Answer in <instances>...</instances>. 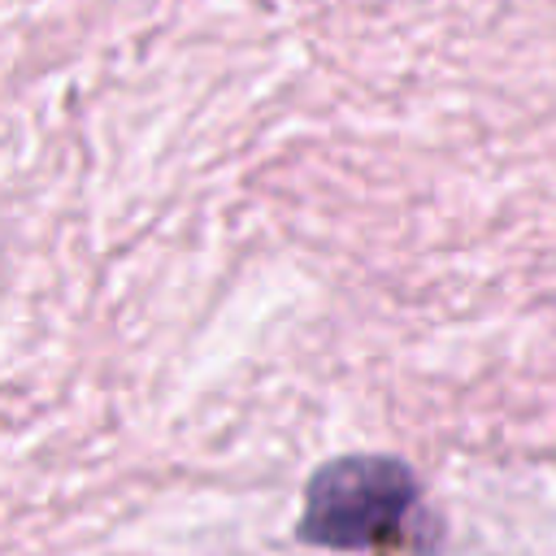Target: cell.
Segmentation results:
<instances>
[{
    "mask_svg": "<svg viewBox=\"0 0 556 556\" xmlns=\"http://www.w3.org/2000/svg\"><path fill=\"white\" fill-rule=\"evenodd\" d=\"M300 543L330 552L413 547L434 556L443 526L421 504L417 473L395 456H334L304 482V508L295 521Z\"/></svg>",
    "mask_w": 556,
    "mask_h": 556,
    "instance_id": "1",
    "label": "cell"
}]
</instances>
